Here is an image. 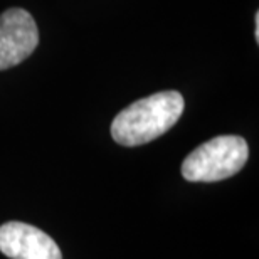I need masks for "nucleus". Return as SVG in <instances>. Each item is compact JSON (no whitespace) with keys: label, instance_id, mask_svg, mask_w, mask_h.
<instances>
[{"label":"nucleus","instance_id":"nucleus-1","mask_svg":"<svg viewBox=\"0 0 259 259\" xmlns=\"http://www.w3.org/2000/svg\"><path fill=\"white\" fill-rule=\"evenodd\" d=\"M179 91H160L121 110L111 123V137L123 147H138L167 133L184 113Z\"/></svg>","mask_w":259,"mask_h":259},{"label":"nucleus","instance_id":"nucleus-2","mask_svg":"<svg viewBox=\"0 0 259 259\" xmlns=\"http://www.w3.org/2000/svg\"><path fill=\"white\" fill-rule=\"evenodd\" d=\"M249 157L246 140L237 135H222L197 147L182 163L189 182H219L236 175Z\"/></svg>","mask_w":259,"mask_h":259},{"label":"nucleus","instance_id":"nucleus-3","mask_svg":"<svg viewBox=\"0 0 259 259\" xmlns=\"http://www.w3.org/2000/svg\"><path fill=\"white\" fill-rule=\"evenodd\" d=\"M39 44V29L24 9H7L0 15V71L25 61Z\"/></svg>","mask_w":259,"mask_h":259},{"label":"nucleus","instance_id":"nucleus-4","mask_svg":"<svg viewBox=\"0 0 259 259\" xmlns=\"http://www.w3.org/2000/svg\"><path fill=\"white\" fill-rule=\"evenodd\" d=\"M0 251L10 259H63L51 236L25 222L0 226Z\"/></svg>","mask_w":259,"mask_h":259},{"label":"nucleus","instance_id":"nucleus-5","mask_svg":"<svg viewBox=\"0 0 259 259\" xmlns=\"http://www.w3.org/2000/svg\"><path fill=\"white\" fill-rule=\"evenodd\" d=\"M256 27H254V35H256V42H259V12H256Z\"/></svg>","mask_w":259,"mask_h":259}]
</instances>
